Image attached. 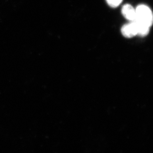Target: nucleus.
<instances>
[{"mask_svg": "<svg viewBox=\"0 0 153 153\" xmlns=\"http://www.w3.org/2000/svg\"><path fill=\"white\" fill-rule=\"evenodd\" d=\"M135 10L136 15L134 21L151 28L153 24V13L151 9L146 5L140 4Z\"/></svg>", "mask_w": 153, "mask_h": 153, "instance_id": "obj_1", "label": "nucleus"}, {"mask_svg": "<svg viewBox=\"0 0 153 153\" xmlns=\"http://www.w3.org/2000/svg\"><path fill=\"white\" fill-rule=\"evenodd\" d=\"M121 31L122 35L127 38H133L137 35L136 25L134 21L124 25Z\"/></svg>", "mask_w": 153, "mask_h": 153, "instance_id": "obj_2", "label": "nucleus"}, {"mask_svg": "<svg viewBox=\"0 0 153 153\" xmlns=\"http://www.w3.org/2000/svg\"><path fill=\"white\" fill-rule=\"evenodd\" d=\"M122 13L126 19L133 22L136 19V10L129 4H126L122 9Z\"/></svg>", "mask_w": 153, "mask_h": 153, "instance_id": "obj_3", "label": "nucleus"}, {"mask_svg": "<svg viewBox=\"0 0 153 153\" xmlns=\"http://www.w3.org/2000/svg\"><path fill=\"white\" fill-rule=\"evenodd\" d=\"M106 1L108 5L111 7L115 8L121 4L123 0H106Z\"/></svg>", "mask_w": 153, "mask_h": 153, "instance_id": "obj_4", "label": "nucleus"}]
</instances>
